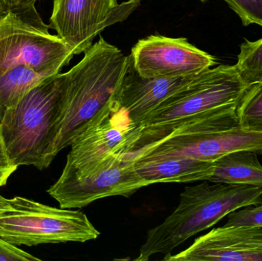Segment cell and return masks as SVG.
Here are the masks:
<instances>
[{"label": "cell", "instance_id": "cell-17", "mask_svg": "<svg viewBox=\"0 0 262 261\" xmlns=\"http://www.w3.org/2000/svg\"><path fill=\"white\" fill-rule=\"evenodd\" d=\"M238 126L262 131V81L246 87L236 107Z\"/></svg>", "mask_w": 262, "mask_h": 261}, {"label": "cell", "instance_id": "cell-20", "mask_svg": "<svg viewBox=\"0 0 262 261\" xmlns=\"http://www.w3.org/2000/svg\"><path fill=\"white\" fill-rule=\"evenodd\" d=\"M227 227H259L262 228V204L243 207L227 216Z\"/></svg>", "mask_w": 262, "mask_h": 261}, {"label": "cell", "instance_id": "cell-15", "mask_svg": "<svg viewBox=\"0 0 262 261\" xmlns=\"http://www.w3.org/2000/svg\"><path fill=\"white\" fill-rule=\"evenodd\" d=\"M208 181L262 188V165L258 154L250 150H242L222 156L214 162L213 173Z\"/></svg>", "mask_w": 262, "mask_h": 261}, {"label": "cell", "instance_id": "cell-4", "mask_svg": "<svg viewBox=\"0 0 262 261\" xmlns=\"http://www.w3.org/2000/svg\"><path fill=\"white\" fill-rule=\"evenodd\" d=\"M10 204V209L0 214V239L11 245L84 243L99 237L87 215L79 210L55 208L18 196Z\"/></svg>", "mask_w": 262, "mask_h": 261}, {"label": "cell", "instance_id": "cell-19", "mask_svg": "<svg viewBox=\"0 0 262 261\" xmlns=\"http://www.w3.org/2000/svg\"><path fill=\"white\" fill-rule=\"evenodd\" d=\"M239 16L243 26L255 24L262 27V0H224Z\"/></svg>", "mask_w": 262, "mask_h": 261}, {"label": "cell", "instance_id": "cell-1", "mask_svg": "<svg viewBox=\"0 0 262 261\" xmlns=\"http://www.w3.org/2000/svg\"><path fill=\"white\" fill-rule=\"evenodd\" d=\"M130 64V56L101 37L63 74L54 159L113 108Z\"/></svg>", "mask_w": 262, "mask_h": 261}, {"label": "cell", "instance_id": "cell-12", "mask_svg": "<svg viewBox=\"0 0 262 261\" xmlns=\"http://www.w3.org/2000/svg\"><path fill=\"white\" fill-rule=\"evenodd\" d=\"M163 260L262 261V228H214L181 252L165 256Z\"/></svg>", "mask_w": 262, "mask_h": 261}, {"label": "cell", "instance_id": "cell-7", "mask_svg": "<svg viewBox=\"0 0 262 261\" xmlns=\"http://www.w3.org/2000/svg\"><path fill=\"white\" fill-rule=\"evenodd\" d=\"M141 135L127 112L114 105L71 146L66 165L82 176L104 170L134 151Z\"/></svg>", "mask_w": 262, "mask_h": 261}, {"label": "cell", "instance_id": "cell-23", "mask_svg": "<svg viewBox=\"0 0 262 261\" xmlns=\"http://www.w3.org/2000/svg\"><path fill=\"white\" fill-rule=\"evenodd\" d=\"M35 0H0L5 12H24L35 9Z\"/></svg>", "mask_w": 262, "mask_h": 261}, {"label": "cell", "instance_id": "cell-26", "mask_svg": "<svg viewBox=\"0 0 262 261\" xmlns=\"http://www.w3.org/2000/svg\"><path fill=\"white\" fill-rule=\"evenodd\" d=\"M200 1L203 2V3H204V2H206V0H200Z\"/></svg>", "mask_w": 262, "mask_h": 261}, {"label": "cell", "instance_id": "cell-8", "mask_svg": "<svg viewBox=\"0 0 262 261\" xmlns=\"http://www.w3.org/2000/svg\"><path fill=\"white\" fill-rule=\"evenodd\" d=\"M141 0H53L49 28L74 55L84 53L106 28L124 21Z\"/></svg>", "mask_w": 262, "mask_h": 261}, {"label": "cell", "instance_id": "cell-10", "mask_svg": "<svg viewBox=\"0 0 262 261\" xmlns=\"http://www.w3.org/2000/svg\"><path fill=\"white\" fill-rule=\"evenodd\" d=\"M250 150L262 155V131L237 126L212 133L162 138L130 153L133 160L154 157H186L215 162L234 152Z\"/></svg>", "mask_w": 262, "mask_h": 261}, {"label": "cell", "instance_id": "cell-22", "mask_svg": "<svg viewBox=\"0 0 262 261\" xmlns=\"http://www.w3.org/2000/svg\"><path fill=\"white\" fill-rule=\"evenodd\" d=\"M18 167L11 161L0 132V187L7 184L8 179L16 171Z\"/></svg>", "mask_w": 262, "mask_h": 261}, {"label": "cell", "instance_id": "cell-21", "mask_svg": "<svg viewBox=\"0 0 262 261\" xmlns=\"http://www.w3.org/2000/svg\"><path fill=\"white\" fill-rule=\"evenodd\" d=\"M40 261L41 259L0 239V261Z\"/></svg>", "mask_w": 262, "mask_h": 261}, {"label": "cell", "instance_id": "cell-24", "mask_svg": "<svg viewBox=\"0 0 262 261\" xmlns=\"http://www.w3.org/2000/svg\"><path fill=\"white\" fill-rule=\"evenodd\" d=\"M11 208L10 199H5L0 196V214Z\"/></svg>", "mask_w": 262, "mask_h": 261}, {"label": "cell", "instance_id": "cell-13", "mask_svg": "<svg viewBox=\"0 0 262 261\" xmlns=\"http://www.w3.org/2000/svg\"><path fill=\"white\" fill-rule=\"evenodd\" d=\"M196 76L146 78L137 74L130 64L115 104L140 127L151 112Z\"/></svg>", "mask_w": 262, "mask_h": 261}, {"label": "cell", "instance_id": "cell-6", "mask_svg": "<svg viewBox=\"0 0 262 261\" xmlns=\"http://www.w3.org/2000/svg\"><path fill=\"white\" fill-rule=\"evenodd\" d=\"M247 87L235 64L208 69L163 101L140 127H159L217 107L238 104Z\"/></svg>", "mask_w": 262, "mask_h": 261}, {"label": "cell", "instance_id": "cell-27", "mask_svg": "<svg viewBox=\"0 0 262 261\" xmlns=\"http://www.w3.org/2000/svg\"><path fill=\"white\" fill-rule=\"evenodd\" d=\"M35 1H36V2H37V1H38V0H35Z\"/></svg>", "mask_w": 262, "mask_h": 261}, {"label": "cell", "instance_id": "cell-11", "mask_svg": "<svg viewBox=\"0 0 262 261\" xmlns=\"http://www.w3.org/2000/svg\"><path fill=\"white\" fill-rule=\"evenodd\" d=\"M131 65L146 78L195 76L212 68L216 61L186 38L152 35L131 49Z\"/></svg>", "mask_w": 262, "mask_h": 261}, {"label": "cell", "instance_id": "cell-14", "mask_svg": "<svg viewBox=\"0 0 262 261\" xmlns=\"http://www.w3.org/2000/svg\"><path fill=\"white\" fill-rule=\"evenodd\" d=\"M134 163L136 171L149 185L208 181L214 171V162L186 157L146 158Z\"/></svg>", "mask_w": 262, "mask_h": 261}, {"label": "cell", "instance_id": "cell-2", "mask_svg": "<svg viewBox=\"0 0 262 261\" xmlns=\"http://www.w3.org/2000/svg\"><path fill=\"white\" fill-rule=\"evenodd\" d=\"M262 204V188L202 181L180 194L177 208L163 222L148 231L136 261H147L157 254L165 256L201 231L243 207Z\"/></svg>", "mask_w": 262, "mask_h": 261}, {"label": "cell", "instance_id": "cell-25", "mask_svg": "<svg viewBox=\"0 0 262 261\" xmlns=\"http://www.w3.org/2000/svg\"><path fill=\"white\" fill-rule=\"evenodd\" d=\"M4 9H3V7H2L1 5H0V15H3V14L5 13Z\"/></svg>", "mask_w": 262, "mask_h": 261}, {"label": "cell", "instance_id": "cell-16", "mask_svg": "<svg viewBox=\"0 0 262 261\" xmlns=\"http://www.w3.org/2000/svg\"><path fill=\"white\" fill-rule=\"evenodd\" d=\"M55 75L57 74L20 66L0 76V122L8 109L15 105L41 81Z\"/></svg>", "mask_w": 262, "mask_h": 261}, {"label": "cell", "instance_id": "cell-18", "mask_svg": "<svg viewBox=\"0 0 262 261\" xmlns=\"http://www.w3.org/2000/svg\"><path fill=\"white\" fill-rule=\"evenodd\" d=\"M235 65L248 86L262 81V38L241 44Z\"/></svg>", "mask_w": 262, "mask_h": 261}, {"label": "cell", "instance_id": "cell-9", "mask_svg": "<svg viewBox=\"0 0 262 261\" xmlns=\"http://www.w3.org/2000/svg\"><path fill=\"white\" fill-rule=\"evenodd\" d=\"M148 183L136 171L129 156L118 159L104 170L82 176L64 165L61 176L47 193L61 208L75 209L112 196H130Z\"/></svg>", "mask_w": 262, "mask_h": 261}, {"label": "cell", "instance_id": "cell-3", "mask_svg": "<svg viewBox=\"0 0 262 261\" xmlns=\"http://www.w3.org/2000/svg\"><path fill=\"white\" fill-rule=\"evenodd\" d=\"M62 86L63 74L49 77L6 110L0 132L14 165L42 170L54 160Z\"/></svg>", "mask_w": 262, "mask_h": 261}, {"label": "cell", "instance_id": "cell-5", "mask_svg": "<svg viewBox=\"0 0 262 261\" xmlns=\"http://www.w3.org/2000/svg\"><path fill=\"white\" fill-rule=\"evenodd\" d=\"M49 29L36 9L0 15V76L20 66L60 73L74 54Z\"/></svg>", "mask_w": 262, "mask_h": 261}]
</instances>
